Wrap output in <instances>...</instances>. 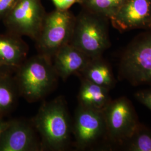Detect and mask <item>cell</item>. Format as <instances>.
<instances>
[{
    "label": "cell",
    "instance_id": "ac0fdd59",
    "mask_svg": "<svg viewBox=\"0 0 151 151\" xmlns=\"http://www.w3.org/2000/svg\"><path fill=\"white\" fill-rule=\"evenodd\" d=\"M134 97L137 101L146 106L151 111V89L137 92L134 94Z\"/></svg>",
    "mask_w": 151,
    "mask_h": 151
},
{
    "label": "cell",
    "instance_id": "5b68a950",
    "mask_svg": "<svg viewBox=\"0 0 151 151\" xmlns=\"http://www.w3.org/2000/svg\"><path fill=\"white\" fill-rule=\"evenodd\" d=\"M76 17L68 10L55 9L46 14L37 46L39 54L52 60L62 47L70 44L75 23Z\"/></svg>",
    "mask_w": 151,
    "mask_h": 151
},
{
    "label": "cell",
    "instance_id": "7a4b0ae2",
    "mask_svg": "<svg viewBox=\"0 0 151 151\" xmlns=\"http://www.w3.org/2000/svg\"><path fill=\"white\" fill-rule=\"evenodd\" d=\"M19 68L16 82L19 92L30 103L46 96L58 78L52 60L42 54L25 60Z\"/></svg>",
    "mask_w": 151,
    "mask_h": 151
},
{
    "label": "cell",
    "instance_id": "6da1fadb",
    "mask_svg": "<svg viewBox=\"0 0 151 151\" xmlns=\"http://www.w3.org/2000/svg\"><path fill=\"white\" fill-rule=\"evenodd\" d=\"M32 125L40 135L42 150L64 151L70 145L72 120L63 97L44 103Z\"/></svg>",
    "mask_w": 151,
    "mask_h": 151
},
{
    "label": "cell",
    "instance_id": "2e32d148",
    "mask_svg": "<svg viewBox=\"0 0 151 151\" xmlns=\"http://www.w3.org/2000/svg\"><path fill=\"white\" fill-rule=\"evenodd\" d=\"M122 149L129 151H151V129L140 122Z\"/></svg>",
    "mask_w": 151,
    "mask_h": 151
},
{
    "label": "cell",
    "instance_id": "ffe728a7",
    "mask_svg": "<svg viewBox=\"0 0 151 151\" xmlns=\"http://www.w3.org/2000/svg\"><path fill=\"white\" fill-rule=\"evenodd\" d=\"M18 0H0V17L6 15Z\"/></svg>",
    "mask_w": 151,
    "mask_h": 151
},
{
    "label": "cell",
    "instance_id": "7402d4cb",
    "mask_svg": "<svg viewBox=\"0 0 151 151\" xmlns=\"http://www.w3.org/2000/svg\"><path fill=\"white\" fill-rule=\"evenodd\" d=\"M149 29L151 30V21H150V25H149Z\"/></svg>",
    "mask_w": 151,
    "mask_h": 151
},
{
    "label": "cell",
    "instance_id": "8fae6325",
    "mask_svg": "<svg viewBox=\"0 0 151 151\" xmlns=\"http://www.w3.org/2000/svg\"><path fill=\"white\" fill-rule=\"evenodd\" d=\"M91 58L70 44L62 47L52 58L56 73L65 81L70 76L78 74Z\"/></svg>",
    "mask_w": 151,
    "mask_h": 151
},
{
    "label": "cell",
    "instance_id": "d6986e66",
    "mask_svg": "<svg viewBox=\"0 0 151 151\" xmlns=\"http://www.w3.org/2000/svg\"><path fill=\"white\" fill-rule=\"evenodd\" d=\"M55 9L60 10H68L76 4H81L82 0H50Z\"/></svg>",
    "mask_w": 151,
    "mask_h": 151
},
{
    "label": "cell",
    "instance_id": "8992f818",
    "mask_svg": "<svg viewBox=\"0 0 151 151\" xmlns=\"http://www.w3.org/2000/svg\"><path fill=\"white\" fill-rule=\"evenodd\" d=\"M103 113L111 148H122L139 123L134 106L127 97H119L112 100Z\"/></svg>",
    "mask_w": 151,
    "mask_h": 151
},
{
    "label": "cell",
    "instance_id": "e0dca14e",
    "mask_svg": "<svg viewBox=\"0 0 151 151\" xmlns=\"http://www.w3.org/2000/svg\"><path fill=\"white\" fill-rule=\"evenodd\" d=\"M7 78H0V114L10 109L16 101L19 92L15 86Z\"/></svg>",
    "mask_w": 151,
    "mask_h": 151
},
{
    "label": "cell",
    "instance_id": "52a82bcc",
    "mask_svg": "<svg viewBox=\"0 0 151 151\" xmlns=\"http://www.w3.org/2000/svg\"><path fill=\"white\" fill-rule=\"evenodd\" d=\"M72 135L78 150L92 149L100 144L111 148L103 111L78 105L72 120Z\"/></svg>",
    "mask_w": 151,
    "mask_h": 151
},
{
    "label": "cell",
    "instance_id": "44dd1931",
    "mask_svg": "<svg viewBox=\"0 0 151 151\" xmlns=\"http://www.w3.org/2000/svg\"><path fill=\"white\" fill-rule=\"evenodd\" d=\"M9 124V122H4L2 120L0 119V137H1V135L2 134V132L7 127Z\"/></svg>",
    "mask_w": 151,
    "mask_h": 151
},
{
    "label": "cell",
    "instance_id": "30bf717a",
    "mask_svg": "<svg viewBox=\"0 0 151 151\" xmlns=\"http://www.w3.org/2000/svg\"><path fill=\"white\" fill-rule=\"evenodd\" d=\"M151 19V0H125L110 20L120 32L135 29H149Z\"/></svg>",
    "mask_w": 151,
    "mask_h": 151
},
{
    "label": "cell",
    "instance_id": "4fadbf2b",
    "mask_svg": "<svg viewBox=\"0 0 151 151\" xmlns=\"http://www.w3.org/2000/svg\"><path fill=\"white\" fill-rule=\"evenodd\" d=\"M28 51L20 36L0 35V65L19 68L27 60Z\"/></svg>",
    "mask_w": 151,
    "mask_h": 151
},
{
    "label": "cell",
    "instance_id": "9a60e30c",
    "mask_svg": "<svg viewBox=\"0 0 151 151\" xmlns=\"http://www.w3.org/2000/svg\"><path fill=\"white\" fill-rule=\"evenodd\" d=\"M125 0H82L84 10L103 16L109 20L113 17Z\"/></svg>",
    "mask_w": 151,
    "mask_h": 151
},
{
    "label": "cell",
    "instance_id": "ba28073f",
    "mask_svg": "<svg viewBox=\"0 0 151 151\" xmlns=\"http://www.w3.org/2000/svg\"><path fill=\"white\" fill-rule=\"evenodd\" d=\"M45 15L41 0H18L6 15V22L14 34L36 40Z\"/></svg>",
    "mask_w": 151,
    "mask_h": 151
},
{
    "label": "cell",
    "instance_id": "9c48e42d",
    "mask_svg": "<svg viewBox=\"0 0 151 151\" xmlns=\"http://www.w3.org/2000/svg\"><path fill=\"white\" fill-rule=\"evenodd\" d=\"M33 125L25 121L14 120L2 132L0 137V151L42 150Z\"/></svg>",
    "mask_w": 151,
    "mask_h": 151
},
{
    "label": "cell",
    "instance_id": "3957f363",
    "mask_svg": "<svg viewBox=\"0 0 151 151\" xmlns=\"http://www.w3.org/2000/svg\"><path fill=\"white\" fill-rule=\"evenodd\" d=\"M109 20L84 10L76 17L70 44L91 58L102 56L111 45Z\"/></svg>",
    "mask_w": 151,
    "mask_h": 151
},
{
    "label": "cell",
    "instance_id": "5bb4252c",
    "mask_svg": "<svg viewBox=\"0 0 151 151\" xmlns=\"http://www.w3.org/2000/svg\"><path fill=\"white\" fill-rule=\"evenodd\" d=\"M78 75L81 78L110 90L113 88L116 84L111 68L102 56L91 58Z\"/></svg>",
    "mask_w": 151,
    "mask_h": 151
},
{
    "label": "cell",
    "instance_id": "7c38bea8",
    "mask_svg": "<svg viewBox=\"0 0 151 151\" xmlns=\"http://www.w3.org/2000/svg\"><path fill=\"white\" fill-rule=\"evenodd\" d=\"M78 94V105L81 106L103 111L112 100L110 90L90 81L81 78Z\"/></svg>",
    "mask_w": 151,
    "mask_h": 151
},
{
    "label": "cell",
    "instance_id": "277c9868",
    "mask_svg": "<svg viewBox=\"0 0 151 151\" xmlns=\"http://www.w3.org/2000/svg\"><path fill=\"white\" fill-rule=\"evenodd\" d=\"M118 77L133 86L151 84V30L139 35L125 49Z\"/></svg>",
    "mask_w": 151,
    "mask_h": 151
}]
</instances>
